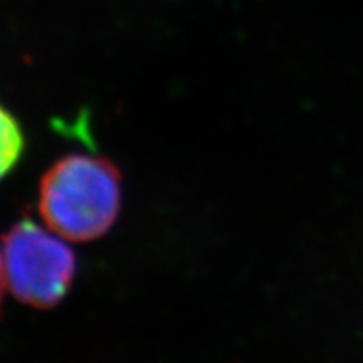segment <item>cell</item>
<instances>
[{
    "label": "cell",
    "mask_w": 363,
    "mask_h": 363,
    "mask_svg": "<svg viewBox=\"0 0 363 363\" xmlns=\"http://www.w3.org/2000/svg\"><path fill=\"white\" fill-rule=\"evenodd\" d=\"M121 207V174L108 158L69 155L45 172L39 211L59 238L88 242L111 229Z\"/></svg>",
    "instance_id": "6da1fadb"
},
{
    "label": "cell",
    "mask_w": 363,
    "mask_h": 363,
    "mask_svg": "<svg viewBox=\"0 0 363 363\" xmlns=\"http://www.w3.org/2000/svg\"><path fill=\"white\" fill-rule=\"evenodd\" d=\"M6 283L19 301L34 308L56 306L76 274L74 252L33 220H21L4 238Z\"/></svg>",
    "instance_id": "7a4b0ae2"
},
{
    "label": "cell",
    "mask_w": 363,
    "mask_h": 363,
    "mask_svg": "<svg viewBox=\"0 0 363 363\" xmlns=\"http://www.w3.org/2000/svg\"><path fill=\"white\" fill-rule=\"evenodd\" d=\"M24 150V133L19 121L0 104V180L19 162Z\"/></svg>",
    "instance_id": "3957f363"
},
{
    "label": "cell",
    "mask_w": 363,
    "mask_h": 363,
    "mask_svg": "<svg viewBox=\"0 0 363 363\" xmlns=\"http://www.w3.org/2000/svg\"><path fill=\"white\" fill-rule=\"evenodd\" d=\"M6 269H4V256L0 254V301H2L4 296V288H6Z\"/></svg>",
    "instance_id": "277c9868"
}]
</instances>
